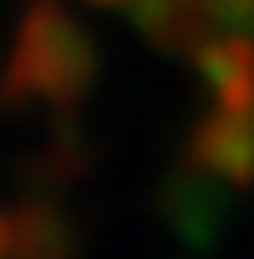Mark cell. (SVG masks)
<instances>
[{
	"instance_id": "6da1fadb",
	"label": "cell",
	"mask_w": 254,
	"mask_h": 259,
	"mask_svg": "<svg viewBox=\"0 0 254 259\" xmlns=\"http://www.w3.org/2000/svg\"><path fill=\"white\" fill-rule=\"evenodd\" d=\"M95 80V45L60 0H30L15 55L10 95H35L40 105H75Z\"/></svg>"
},
{
	"instance_id": "7a4b0ae2",
	"label": "cell",
	"mask_w": 254,
	"mask_h": 259,
	"mask_svg": "<svg viewBox=\"0 0 254 259\" xmlns=\"http://www.w3.org/2000/svg\"><path fill=\"white\" fill-rule=\"evenodd\" d=\"M199 175L220 185H254V120L209 110L190 130V160Z\"/></svg>"
},
{
	"instance_id": "3957f363",
	"label": "cell",
	"mask_w": 254,
	"mask_h": 259,
	"mask_svg": "<svg viewBox=\"0 0 254 259\" xmlns=\"http://www.w3.org/2000/svg\"><path fill=\"white\" fill-rule=\"evenodd\" d=\"M194 70L209 85L215 110L254 120V35H215L194 55Z\"/></svg>"
},
{
	"instance_id": "277c9868",
	"label": "cell",
	"mask_w": 254,
	"mask_h": 259,
	"mask_svg": "<svg viewBox=\"0 0 254 259\" xmlns=\"http://www.w3.org/2000/svg\"><path fill=\"white\" fill-rule=\"evenodd\" d=\"M159 209H164V220H170V229L180 239L209 244L215 229H220V220H224V185L209 180V175H199L194 164H185L159 190Z\"/></svg>"
},
{
	"instance_id": "5b68a950",
	"label": "cell",
	"mask_w": 254,
	"mask_h": 259,
	"mask_svg": "<svg viewBox=\"0 0 254 259\" xmlns=\"http://www.w3.org/2000/svg\"><path fill=\"white\" fill-rule=\"evenodd\" d=\"M130 15L145 40H155L164 50H190L199 55L215 35H209V0H130Z\"/></svg>"
},
{
	"instance_id": "8992f818",
	"label": "cell",
	"mask_w": 254,
	"mask_h": 259,
	"mask_svg": "<svg viewBox=\"0 0 254 259\" xmlns=\"http://www.w3.org/2000/svg\"><path fill=\"white\" fill-rule=\"evenodd\" d=\"M5 259H70L60 214L45 204H15L5 214Z\"/></svg>"
},
{
	"instance_id": "52a82bcc",
	"label": "cell",
	"mask_w": 254,
	"mask_h": 259,
	"mask_svg": "<svg viewBox=\"0 0 254 259\" xmlns=\"http://www.w3.org/2000/svg\"><path fill=\"white\" fill-rule=\"evenodd\" d=\"M90 5H120V0H90ZM125 5H130V0H125Z\"/></svg>"
}]
</instances>
